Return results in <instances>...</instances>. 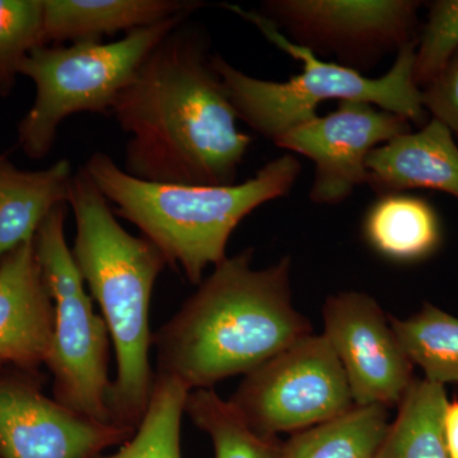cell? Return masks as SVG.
I'll use <instances>...</instances> for the list:
<instances>
[{
  "instance_id": "cell-1",
  "label": "cell",
  "mask_w": 458,
  "mask_h": 458,
  "mask_svg": "<svg viewBox=\"0 0 458 458\" xmlns=\"http://www.w3.org/2000/svg\"><path fill=\"white\" fill-rule=\"evenodd\" d=\"M128 132L123 171L148 182L237 183L251 137L212 65L203 29L183 22L147 56L114 101Z\"/></svg>"
},
{
  "instance_id": "cell-2",
  "label": "cell",
  "mask_w": 458,
  "mask_h": 458,
  "mask_svg": "<svg viewBox=\"0 0 458 458\" xmlns=\"http://www.w3.org/2000/svg\"><path fill=\"white\" fill-rule=\"evenodd\" d=\"M254 250L225 258L153 334L157 373L190 391L247 375L312 334L292 303L291 259L252 267Z\"/></svg>"
},
{
  "instance_id": "cell-3",
  "label": "cell",
  "mask_w": 458,
  "mask_h": 458,
  "mask_svg": "<svg viewBox=\"0 0 458 458\" xmlns=\"http://www.w3.org/2000/svg\"><path fill=\"white\" fill-rule=\"evenodd\" d=\"M68 204L75 221L72 252L90 297L101 307L116 354V378L108 394L111 417L117 426L137 430L156 375L149 360L150 300L167 261L155 243L120 225L83 168L75 172Z\"/></svg>"
},
{
  "instance_id": "cell-4",
  "label": "cell",
  "mask_w": 458,
  "mask_h": 458,
  "mask_svg": "<svg viewBox=\"0 0 458 458\" xmlns=\"http://www.w3.org/2000/svg\"><path fill=\"white\" fill-rule=\"evenodd\" d=\"M82 168L114 204V216L134 225L158 247L168 267L199 285L210 265L227 258L237 225L261 205L286 197L302 165L297 157L284 155L245 182L229 186L148 182L126 174L104 152L93 153Z\"/></svg>"
},
{
  "instance_id": "cell-5",
  "label": "cell",
  "mask_w": 458,
  "mask_h": 458,
  "mask_svg": "<svg viewBox=\"0 0 458 458\" xmlns=\"http://www.w3.org/2000/svg\"><path fill=\"white\" fill-rule=\"evenodd\" d=\"M228 8L303 65L302 73L286 82H273L246 74L221 55H212L213 68L227 89L238 119L261 137L276 143L292 129L318 117L319 105L330 99L369 102L410 123H426L423 93L412 77L418 40L397 53L387 73L369 78L294 45L259 12H247L237 5Z\"/></svg>"
},
{
  "instance_id": "cell-6",
  "label": "cell",
  "mask_w": 458,
  "mask_h": 458,
  "mask_svg": "<svg viewBox=\"0 0 458 458\" xmlns=\"http://www.w3.org/2000/svg\"><path fill=\"white\" fill-rule=\"evenodd\" d=\"M189 14L126 33L113 42L42 45L23 59L20 74L35 84L31 108L18 125V146L31 159L53 149L59 126L74 114H107L157 45Z\"/></svg>"
},
{
  "instance_id": "cell-7",
  "label": "cell",
  "mask_w": 458,
  "mask_h": 458,
  "mask_svg": "<svg viewBox=\"0 0 458 458\" xmlns=\"http://www.w3.org/2000/svg\"><path fill=\"white\" fill-rule=\"evenodd\" d=\"M68 203L57 205L33 238L36 259L54 303L53 340L47 366L54 377V399L77 414L114 424L108 408V328L65 238ZM117 426V424H116Z\"/></svg>"
},
{
  "instance_id": "cell-8",
  "label": "cell",
  "mask_w": 458,
  "mask_h": 458,
  "mask_svg": "<svg viewBox=\"0 0 458 458\" xmlns=\"http://www.w3.org/2000/svg\"><path fill=\"white\" fill-rule=\"evenodd\" d=\"M264 436L301 432L354 405L339 358L324 335L302 337L247 373L228 400Z\"/></svg>"
},
{
  "instance_id": "cell-9",
  "label": "cell",
  "mask_w": 458,
  "mask_h": 458,
  "mask_svg": "<svg viewBox=\"0 0 458 458\" xmlns=\"http://www.w3.org/2000/svg\"><path fill=\"white\" fill-rule=\"evenodd\" d=\"M417 0H267L261 16L289 41L363 74L411 42Z\"/></svg>"
},
{
  "instance_id": "cell-10",
  "label": "cell",
  "mask_w": 458,
  "mask_h": 458,
  "mask_svg": "<svg viewBox=\"0 0 458 458\" xmlns=\"http://www.w3.org/2000/svg\"><path fill=\"white\" fill-rule=\"evenodd\" d=\"M322 318V335L342 363L355 405L399 406L414 384V364L378 302L343 292L327 298Z\"/></svg>"
},
{
  "instance_id": "cell-11",
  "label": "cell",
  "mask_w": 458,
  "mask_h": 458,
  "mask_svg": "<svg viewBox=\"0 0 458 458\" xmlns=\"http://www.w3.org/2000/svg\"><path fill=\"white\" fill-rule=\"evenodd\" d=\"M411 131L410 122L361 101H340L334 113L292 129L276 146L307 157L315 165L310 198L339 204L367 183V157L375 148Z\"/></svg>"
},
{
  "instance_id": "cell-12",
  "label": "cell",
  "mask_w": 458,
  "mask_h": 458,
  "mask_svg": "<svg viewBox=\"0 0 458 458\" xmlns=\"http://www.w3.org/2000/svg\"><path fill=\"white\" fill-rule=\"evenodd\" d=\"M134 432L50 399L33 373H0V458H98Z\"/></svg>"
},
{
  "instance_id": "cell-13",
  "label": "cell",
  "mask_w": 458,
  "mask_h": 458,
  "mask_svg": "<svg viewBox=\"0 0 458 458\" xmlns=\"http://www.w3.org/2000/svg\"><path fill=\"white\" fill-rule=\"evenodd\" d=\"M53 331V300L30 241L0 260V373L47 364Z\"/></svg>"
},
{
  "instance_id": "cell-14",
  "label": "cell",
  "mask_w": 458,
  "mask_h": 458,
  "mask_svg": "<svg viewBox=\"0 0 458 458\" xmlns=\"http://www.w3.org/2000/svg\"><path fill=\"white\" fill-rule=\"evenodd\" d=\"M366 167L367 185L379 197L430 189L458 200V146L450 129L438 120L375 148Z\"/></svg>"
},
{
  "instance_id": "cell-15",
  "label": "cell",
  "mask_w": 458,
  "mask_h": 458,
  "mask_svg": "<svg viewBox=\"0 0 458 458\" xmlns=\"http://www.w3.org/2000/svg\"><path fill=\"white\" fill-rule=\"evenodd\" d=\"M203 7L197 0H42L45 45L102 41Z\"/></svg>"
},
{
  "instance_id": "cell-16",
  "label": "cell",
  "mask_w": 458,
  "mask_h": 458,
  "mask_svg": "<svg viewBox=\"0 0 458 458\" xmlns=\"http://www.w3.org/2000/svg\"><path fill=\"white\" fill-rule=\"evenodd\" d=\"M75 172L68 159L45 170H21L0 156V260L35 238L51 210L68 203Z\"/></svg>"
},
{
  "instance_id": "cell-17",
  "label": "cell",
  "mask_w": 458,
  "mask_h": 458,
  "mask_svg": "<svg viewBox=\"0 0 458 458\" xmlns=\"http://www.w3.org/2000/svg\"><path fill=\"white\" fill-rule=\"evenodd\" d=\"M364 236L378 254L394 261H417L436 251L441 228L433 208L421 199L379 197L366 221Z\"/></svg>"
},
{
  "instance_id": "cell-18",
  "label": "cell",
  "mask_w": 458,
  "mask_h": 458,
  "mask_svg": "<svg viewBox=\"0 0 458 458\" xmlns=\"http://www.w3.org/2000/svg\"><path fill=\"white\" fill-rule=\"evenodd\" d=\"M388 409L352 405L333 419L293 434L279 458H376L390 427Z\"/></svg>"
},
{
  "instance_id": "cell-19",
  "label": "cell",
  "mask_w": 458,
  "mask_h": 458,
  "mask_svg": "<svg viewBox=\"0 0 458 458\" xmlns=\"http://www.w3.org/2000/svg\"><path fill=\"white\" fill-rule=\"evenodd\" d=\"M447 403L445 386L415 379L376 458H450L443 433Z\"/></svg>"
},
{
  "instance_id": "cell-20",
  "label": "cell",
  "mask_w": 458,
  "mask_h": 458,
  "mask_svg": "<svg viewBox=\"0 0 458 458\" xmlns=\"http://www.w3.org/2000/svg\"><path fill=\"white\" fill-rule=\"evenodd\" d=\"M397 339L412 364L433 384H458V318L433 304L406 319L390 316Z\"/></svg>"
},
{
  "instance_id": "cell-21",
  "label": "cell",
  "mask_w": 458,
  "mask_h": 458,
  "mask_svg": "<svg viewBox=\"0 0 458 458\" xmlns=\"http://www.w3.org/2000/svg\"><path fill=\"white\" fill-rule=\"evenodd\" d=\"M189 393L179 379L156 372L140 427L119 450L98 458H182L181 419Z\"/></svg>"
},
{
  "instance_id": "cell-22",
  "label": "cell",
  "mask_w": 458,
  "mask_h": 458,
  "mask_svg": "<svg viewBox=\"0 0 458 458\" xmlns=\"http://www.w3.org/2000/svg\"><path fill=\"white\" fill-rule=\"evenodd\" d=\"M185 414L212 439L216 458H279L276 437L256 432L212 388L190 391Z\"/></svg>"
},
{
  "instance_id": "cell-23",
  "label": "cell",
  "mask_w": 458,
  "mask_h": 458,
  "mask_svg": "<svg viewBox=\"0 0 458 458\" xmlns=\"http://www.w3.org/2000/svg\"><path fill=\"white\" fill-rule=\"evenodd\" d=\"M42 0H0V96L8 98L23 59L45 45Z\"/></svg>"
},
{
  "instance_id": "cell-24",
  "label": "cell",
  "mask_w": 458,
  "mask_h": 458,
  "mask_svg": "<svg viewBox=\"0 0 458 458\" xmlns=\"http://www.w3.org/2000/svg\"><path fill=\"white\" fill-rule=\"evenodd\" d=\"M457 53L458 0H437L415 49L412 77L419 89L429 86Z\"/></svg>"
},
{
  "instance_id": "cell-25",
  "label": "cell",
  "mask_w": 458,
  "mask_h": 458,
  "mask_svg": "<svg viewBox=\"0 0 458 458\" xmlns=\"http://www.w3.org/2000/svg\"><path fill=\"white\" fill-rule=\"evenodd\" d=\"M421 93L426 111L458 138V53Z\"/></svg>"
},
{
  "instance_id": "cell-26",
  "label": "cell",
  "mask_w": 458,
  "mask_h": 458,
  "mask_svg": "<svg viewBox=\"0 0 458 458\" xmlns=\"http://www.w3.org/2000/svg\"><path fill=\"white\" fill-rule=\"evenodd\" d=\"M443 433L450 458H458V400L448 401L445 406Z\"/></svg>"
}]
</instances>
